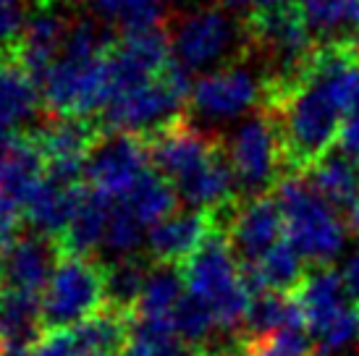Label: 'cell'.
<instances>
[{"instance_id": "6da1fadb", "label": "cell", "mask_w": 359, "mask_h": 356, "mask_svg": "<svg viewBox=\"0 0 359 356\" xmlns=\"http://www.w3.org/2000/svg\"><path fill=\"white\" fill-rule=\"evenodd\" d=\"M181 270L187 280V294L212 312L218 330L229 333L247 322V312L255 294L247 286L241 262L231 249L226 233L212 231Z\"/></svg>"}, {"instance_id": "ffe728a7", "label": "cell", "mask_w": 359, "mask_h": 356, "mask_svg": "<svg viewBox=\"0 0 359 356\" xmlns=\"http://www.w3.org/2000/svg\"><path fill=\"white\" fill-rule=\"evenodd\" d=\"M84 189L87 184H60L55 178L45 176L40 186L34 189L29 205L24 210V218L40 236L60 241L76 215Z\"/></svg>"}, {"instance_id": "d6a6232c", "label": "cell", "mask_w": 359, "mask_h": 356, "mask_svg": "<svg viewBox=\"0 0 359 356\" xmlns=\"http://www.w3.org/2000/svg\"><path fill=\"white\" fill-rule=\"evenodd\" d=\"M144 231H147V228L142 226L140 220L134 218L121 202H116L102 249H105L108 254H113L116 259L134 257V252L144 244Z\"/></svg>"}, {"instance_id": "30bf717a", "label": "cell", "mask_w": 359, "mask_h": 356, "mask_svg": "<svg viewBox=\"0 0 359 356\" xmlns=\"http://www.w3.org/2000/svg\"><path fill=\"white\" fill-rule=\"evenodd\" d=\"M144 142L150 149V163L155 165V173L170 181V186L197 173L223 149L218 139H212L197 123H189L184 116L170 121L163 129L152 131L150 137H144Z\"/></svg>"}, {"instance_id": "1f68e13d", "label": "cell", "mask_w": 359, "mask_h": 356, "mask_svg": "<svg viewBox=\"0 0 359 356\" xmlns=\"http://www.w3.org/2000/svg\"><path fill=\"white\" fill-rule=\"evenodd\" d=\"M173 330L187 346L200 348L218 330V322H215L212 312L202 301H197L194 296L187 294L181 299L179 307H176V312H173Z\"/></svg>"}, {"instance_id": "7a4b0ae2", "label": "cell", "mask_w": 359, "mask_h": 356, "mask_svg": "<svg viewBox=\"0 0 359 356\" xmlns=\"http://www.w3.org/2000/svg\"><path fill=\"white\" fill-rule=\"evenodd\" d=\"M276 199L286 220V241L307 262L328 267L346 244V223L304 176H283Z\"/></svg>"}, {"instance_id": "cb8c5ba5", "label": "cell", "mask_w": 359, "mask_h": 356, "mask_svg": "<svg viewBox=\"0 0 359 356\" xmlns=\"http://www.w3.org/2000/svg\"><path fill=\"white\" fill-rule=\"evenodd\" d=\"M304 178L333 207H344L349 212L359 202V160H351L339 147L325 152L304 173Z\"/></svg>"}, {"instance_id": "ac0fdd59", "label": "cell", "mask_w": 359, "mask_h": 356, "mask_svg": "<svg viewBox=\"0 0 359 356\" xmlns=\"http://www.w3.org/2000/svg\"><path fill=\"white\" fill-rule=\"evenodd\" d=\"M69 24L71 19L63 11L53 8H37L27 19V27L16 42V53L32 74V79L37 81V87L48 76V71L55 66V60L60 58L63 42L69 34Z\"/></svg>"}, {"instance_id": "d4e9b609", "label": "cell", "mask_w": 359, "mask_h": 356, "mask_svg": "<svg viewBox=\"0 0 359 356\" xmlns=\"http://www.w3.org/2000/svg\"><path fill=\"white\" fill-rule=\"evenodd\" d=\"M187 296V280L179 265H155L144 283L142 299L134 309V322L173 327V312Z\"/></svg>"}, {"instance_id": "836d02e7", "label": "cell", "mask_w": 359, "mask_h": 356, "mask_svg": "<svg viewBox=\"0 0 359 356\" xmlns=\"http://www.w3.org/2000/svg\"><path fill=\"white\" fill-rule=\"evenodd\" d=\"M239 356H315V346L307 330L297 327V330H283L276 336L250 338L241 343Z\"/></svg>"}, {"instance_id": "8992f818", "label": "cell", "mask_w": 359, "mask_h": 356, "mask_svg": "<svg viewBox=\"0 0 359 356\" xmlns=\"http://www.w3.org/2000/svg\"><path fill=\"white\" fill-rule=\"evenodd\" d=\"M226 152L236 184L244 194H250V199L268 194V189L273 184L278 186V181L283 178L280 170H286V160L280 134L276 129V121L265 110L241 121L231 134Z\"/></svg>"}, {"instance_id": "d590c367", "label": "cell", "mask_w": 359, "mask_h": 356, "mask_svg": "<svg viewBox=\"0 0 359 356\" xmlns=\"http://www.w3.org/2000/svg\"><path fill=\"white\" fill-rule=\"evenodd\" d=\"M29 356H81L71 330H48Z\"/></svg>"}, {"instance_id": "e575fe53", "label": "cell", "mask_w": 359, "mask_h": 356, "mask_svg": "<svg viewBox=\"0 0 359 356\" xmlns=\"http://www.w3.org/2000/svg\"><path fill=\"white\" fill-rule=\"evenodd\" d=\"M27 27V11L21 0H0V50L16 48Z\"/></svg>"}, {"instance_id": "9a60e30c", "label": "cell", "mask_w": 359, "mask_h": 356, "mask_svg": "<svg viewBox=\"0 0 359 356\" xmlns=\"http://www.w3.org/2000/svg\"><path fill=\"white\" fill-rule=\"evenodd\" d=\"M45 178V160L29 137H19L0 158V215L16 218L27 210L34 189Z\"/></svg>"}, {"instance_id": "277c9868", "label": "cell", "mask_w": 359, "mask_h": 356, "mask_svg": "<svg viewBox=\"0 0 359 356\" xmlns=\"http://www.w3.org/2000/svg\"><path fill=\"white\" fill-rule=\"evenodd\" d=\"M108 55L60 53L55 66L40 81L42 108L50 118H90L105 110L113 95Z\"/></svg>"}, {"instance_id": "44dd1931", "label": "cell", "mask_w": 359, "mask_h": 356, "mask_svg": "<svg viewBox=\"0 0 359 356\" xmlns=\"http://www.w3.org/2000/svg\"><path fill=\"white\" fill-rule=\"evenodd\" d=\"M40 108V87L21 63L16 48L0 50V126L16 129L34 118Z\"/></svg>"}, {"instance_id": "9c48e42d", "label": "cell", "mask_w": 359, "mask_h": 356, "mask_svg": "<svg viewBox=\"0 0 359 356\" xmlns=\"http://www.w3.org/2000/svg\"><path fill=\"white\" fill-rule=\"evenodd\" d=\"M150 168L147 142L137 134H105L92 149L84 184L110 199H123Z\"/></svg>"}, {"instance_id": "2e32d148", "label": "cell", "mask_w": 359, "mask_h": 356, "mask_svg": "<svg viewBox=\"0 0 359 356\" xmlns=\"http://www.w3.org/2000/svg\"><path fill=\"white\" fill-rule=\"evenodd\" d=\"M294 296L299 301L302 315H304V330L312 341L328 333L354 307L346 296L341 273L333 267H318L312 275L304 278V283Z\"/></svg>"}, {"instance_id": "4316f807", "label": "cell", "mask_w": 359, "mask_h": 356, "mask_svg": "<svg viewBox=\"0 0 359 356\" xmlns=\"http://www.w3.org/2000/svg\"><path fill=\"white\" fill-rule=\"evenodd\" d=\"M247 330L252 338L276 336L283 330L304 327V315L294 294H270L259 291L252 296L250 312H247Z\"/></svg>"}, {"instance_id": "d6986e66", "label": "cell", "mask_w": 359, "mask_h": 356, "mask_svg": "<svg viewBox=\"0 0 359 356\" xmlns=\"http://www.w3.org/2000/svg\"><path fill=\"white\" fill-rule=\"evenodd\" d=\"M42 336V296L0 288V356H29Z\"/></svg>"}, {"instance_id": "4dcf8cb0", "label": "cell", "mask_w": 359, "mask_h": 356, "mask_svg": "<svg viewBox=\"0 0 359 356\" xmlns=\"http://www.w3.org/2000/svg\"><path fill=\"white\" fill-rule=\"evenodd\" d=\"M123 356H191V351L170 325L134 322Z\"/></svg>"}, {"instance_id": "e0dca14e", "label": "cell", "mask_w": 359, "mask_h": 356, "mask_svg": "<svg viewBox=\"0 0 359 356\" xmlns=\"http://www.w3.org/2000/svg\"><path fill=\"white\" fill-rule=\"evenodd\" d=\"M212 231L215 226L210 212H200V210L173 212L170 218L160 220L158 226L150 228L147 249L158 259V265H187Z\"/></svg>"}, {"instance_id": "3957f363", "label": "cell", "mask_w": 359, "mask_h": 356, "mask_svg": "<svg viewBox=\"0 0 359 356\" xmlns=\"http://www.w3.org/2000/svg\"><path fill=\"white\" fill-rule=\"evenodd\" d=\"M191 71H187L173 58L158 79L144 81L140 87L118 92L102 110L105 134H137L150 137L152 131L168 126L181 118V110L191 100Z\"/></svg>"}, {"instance_id": "5bb4252c", "label": "cell", "mask_w": 359, "mask_h": 356, "mask_svg": "<svg viewBox=\"0 0 359 356\" xmlns=\"http://www.w3.org/2000/svg\"><path fill=\"white\" fill-rule=\"evenodd\" d=\"M60 257L63 252L58 241L45 238L40 233L19 236L0 257V288H13V291L42 296Z\"/></svg>"}, {"instance_id": "8fae6325", "label": "cell", "mask_w": 359, "mask_h": 356, "mask_svg": "<svg viewBox=\"0 0 359 356\" xmlns=\"http://www.w3.org/2000/svg\"><path fill=\"white\" fill-rule=\"evenodd\" d=\"M259 97H265V81H259L247 66H229L208 71L197 79L191 89V108L210 123H223L244 116Z\"/></svg>"}, {"instance_id": "f546056e", "label": "cell", "mask_w": 359, "mask_h": 356, "mask_svg": "<svg viewBox=\"0 0 359 356\" xmlns=\"http://www.w3.org/2000/svg\"><path fill=\"white\" fill-rule=\"evenodd\" d=\"M147 278H150V270L140 257L113 259L105 267V301H108V307L134 315Z\"/></svg>"}, {"instance_id": "7c38bea8", "label": "cell", "mask_w": 359, "mask_h": 356, "mask_svg": "<svg viewBox=\"0 0 359 356\" xmlns=\"http://www.w3.org/2000/svg\"><path fill=\"white\" fill-rule=\"evenodd\" d=\"M110 84L113 95L140 87L144 81L158 79L173 60V45L165 29L137 32V34H121L116 48L110 50Z\"/></svg>"}, {"instance_id": "ba28073f", "label": "cell", "mask_w": 359, "mask_h": 356, "mask_svg": "<svg viewBox=\"0 0 359 356\" xmlns=\"http://www.w3.org/2000/svg\"><path fill=\"white\" fill-rule=\"evenodd\" d=\"M102 137V126L90 118H50L42 129L29 134L45 160V176L60 184H84L81 178L87 160Z\"/></svg>"}, {"instance_id": "60d3db41", "label": "cell", "mask_w": 359, "mask_h": 356, "mask_svg": "<svg viewBox=\"0 0 359 356\" xmlns=\"http://www.w3.org/2000/svg\"><path fill=\"white\" fill-rule=\"evenodd\" d=\"M223 6L229 8H247V6H255V0H220Z\"/></svg>"}, {"instance_id": "8d00e7d4", "label": "cell", "mask_w": 359, "mask_h": 356, "mask_svg": "<svg viewBox=\"0 0 359 356\" xmlns=\"http://www.w3.org/2000/svg\"><path fill=\"white\" fill-rule=\"evenodd\" d=\"M336 147L344 155H349L351 160H359V116H349V118L341 123Z\"/></svg>"}, {"instance_id": "603a6c76", "label": "cell", "mask_w": 359, "mask_h": 356, "mask_svg": "<svg viewBox=\"0 0 359 356\" xmlns=\"http://www.w3.org/2000/svg\"><path fill=\"white\" fill-rule=\"evenodd\" d=\"M247 286L252 294L270 291V294H297L304 283V257L283 238L278 247H273L268 254H262L255 262H241Z\"/></svg>"}, {"instance_id": "52a82bcc", "label": "cell", "mask_w": 359, "mask_h": 356, "mask_svg": "<svg viewBox=\"0 0 359 356\" xmlns=\"http://www.w3.org/2000/svg\"><path fill=\"white\" fill-rule=\"evenodd\" d=\"M173 58L191 74L218 66L247 42L244 24L231 19L223 8H200L184 16L170 34Z\"/></svg>"}, {"instance_id": "74e56055", "label": "cell", "mask_w": 359, "mask_h": 356, "mask_svg": "<svg viewBox=\"0 0 359 356\" xmlns=\"http://www.w3.org/2000/svg\"><path fill=\"white\" fill-rule=\"evenodd\" d=\"M341 280H344V288H346V296L354 307H359V249L354 254L344 259V265H341Z\"/></svg>"}, {"instance_id": "ab89813d", "label": "cell", "mask_w": 359, "mask_h": 356, "mask_svg": "<svg viewBox=\"0 0 359 356\" xmlns=\"http://www.w3.org/2000/svg\"><path fill=\"white\" fill-rule=\"evenodd\" d=\"M346 226H349L351 231L359 236V202L349 210V212H346Z\"/></svg>"}, {"instance_id": "83f0119b", "label": "cell", "mask_w": 359, "mask_h": 356, "mask_svg": "<svg viewBox=\"0 0 359 356\" xmlns=\"http://www.w3.org/2000/svg\"><path fill=\"white\" fill-rule=\"evenodd\" d=\"M118 202L144 228H155L160 220L170 218L176 212L179 194H176V189L170 186V181H165L155 170H147L140 184L131 189L123 199H118Z\"/></svg>"}, {"instance_id": "4fadbf2b", "label": "cell", "mask_w": 359, "mask_h": 356, "mask_svg": "<svg viewBox=\"0 0 359 356\" xmlns=\"http://www.w3.org/2000/svg\"><path fill=\"white\" fill-rule=\"evenodd\" d=\"M283 233H286V220H283L276 194H262V197L250 199L244 207H236L229 231H226L231 249L244 265L268 254L273 247H278L283 241Z\"/></svg>"}, {"instance_id": "484cf974", "label": "cell", "mask_w": 359, "mask_h": 356, "mask_svg": "<svg viewBox=\"0 0 359 356\" xmlns=\"http://www.w3.org/2000/svg\"><path fill=\"white\" fill-rule=\"evenodd\" d=\"M92 16L121 34L163 29L168 16V0H87Z\"/></svg>"}, {"instance_id": "5b68a950", "label": "cell", "mask_w": 359, "mask_h": 356, "mask_svg": "<svg viewBox=\"0 0 359 356\" xmlns=\"http://www.w3.org/2000/svg\"><path fill=\"white\" fill-rule=\"evenodd\" d=\"M105 301V270L90 257L63 254L42 291V325L48 330H69L97 315Z\"/></svg>"}, {"instance_id": "7402d4cb", "label": "cell", "mask_w": 359, "mask_h": 356, "mask_svg": "<svg viewBox=\"0 0 359 356\" xmlns=\"http://www.w3.org/2000/svg\"><path fill=\"white\" fill-rule=\"evenodd\" d=\"M113 207H116V199L105 197L90 186L84 189L76 215L71 220L69 231L58 241L60 252L71 257H90L95 249H102Z\"/></svg>"}, {"instance_id": "f1b7e54d", "label": "cell", "mask_w": 359, "mask_h": 356, "mask_svg": "<svg viewBox=\"0 0 359 356\" xmlns=\"http://www.w3.org/2000/svg\"><path fill=\"white\" fill-rule=\"evenodd\" d=\"M302 13L315 34H341L336 42L359 45V0H304Z\"/></svg>"}, {"instance_id": "f35d334b", "label": "cell", "mask_w": 359, "mask_h": 356, "mask_svg": "<svg viewBox=\"0 0 359 356\" xmlns=\"http://www.w3.org/2000/svg\"><path fill=\"white\" fill-rule=\"evenodd\" d=\"M16 139H19V137H16L13 131L3 129V126H0V158H3V155H6V152L13 147V142H16Z\"/></svg>"}]
</instances>
